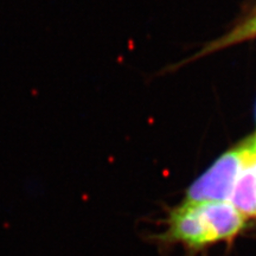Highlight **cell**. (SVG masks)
Masks as SVG:
<instances>
[{
    "instance_id": "6da1fadb",
    "label": "cell",
    "mask_w": 256,
    "mask_h": 256,
    "mask_svg": "<svg viewBox=\"0 0 256 256\" xmlns=\"http://www.w3.org/2000/svg\"><path fill=\"white\" fill-rule=\"evenodd\" d=\"M250 154V140L218 158L206 174L188 188L183 203L229 202L243 166Z\"/></svg>"
},
{
    "instance_id": "7a4b0ae2",
    "label": "cell",
    "mask_w": 256,
    "mask_h": 256,
    "mask_svg": "<svg viewBox=\"0 0 256 256\" xmlns=\"http://www.w3.org/2000/svg\"><path fill=\"white\" fill-rule=\"evenodd\" d=\"M162 240L180 243L190 249H202L223 242L206 203H183L172 211Z\"/></svg>"
},
{
    "instance_id": "3957f363",
    "label": "cell",
    "mask_w": 256,
    "mask_h": 256,
    "mask_svg": "<svg viewBox=\"0 0 256 256\" xmlns=\"http://www.w3.org/2000/svg\"><path fill=\"white\" fill-rule=\"evenodd\" d=\"M229 202L246 218H256L255 174L250 162V154L236 180Z\"/></svg>"
},
{
    "instance_id": "277c9868",
    "label": "cell",
    "mask_w": 256,
    "mask_h": 256,
    "mask_svg": "<svg viewBox=\"0 0 256 256\" xmlns=\"http://www.w3.org/2000/svg\"><path fill=\"white\" fill-rule=\"evenodd\" d=\"M250 162H252V168H254L255 190H256V136L252 140H250Z\"/></svg>"
}]
</instances>
